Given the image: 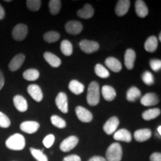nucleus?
Here are the masks:
<instances>
[{
    "label": "nucleus",
    "mask_w": 161,
    "mask_h": 161,
    "mask_svg": "<svg viewBox=\"0 0 161 161\" xmlns=\"http://www.w3.org/2000/svg\"><path fill=\"white\" fill-rule=\"evenodd\" d=\"M86 102L90 106H96L100 102L99 85L97 82L92 81L88 86Z\"/></svg>",
    "instance_id": "nucleus-1"
},
{
    "label": "nucleus",
    "mask_w": 161,
    "mask_h": 161,
    "mask_svg": "<svg viewBox=\"0 0 161 161\" xmlns=\"http://www.w3.org/2000/svg\"><path fill=\"white\" fill-rule=\"evenodd\" d=\"M6 147L11 150H23L25 146V139L20 134H15L7 139L5 142Z\"/></svg>",
    "instance_id": "nucleus-2"
},
{
    "label": "nucleus",
    "mask_w": 161,
    "mask_h": 161,
    "mask_svg": "<svg viewBox=\"0 0 161 161\" xmlns=\"http://www.w3.org/2000/svg\"><path fill=\"white\" fill-rule=\"evenodd\" d=\"M122 158V149L120 144L114 142L108 147L106 152L107 161H121Z\"/></svg>",
    "instance_id": "nucleus-3"
},
{
    "label": "nucleus",
    "mask_w": 161,
    "mask_h": 161,
    "mask_svg": "<svg viewBox=\"0 0 161 161\" xmlns=\"http://www.w3.org/2000/svg\"><path fill=\"white\" fill-rule=\"evenodd\" d=\"M28 27L24 24H18L12 31V37L17 41H23L28 35Z\"/></svg>",
    "instance_id": "nucleus-4"
},
{
    "label": "nucleus",
    "mask_w": 161,
    "mask_h": 161,
    "mask_svg": "<svg viewBox=\"0 0 161 161\" xmlns=\"http://www.w3.org/2000/svg\"><path fill=\"white\" fill-rule=\"evenodd\" d=\"M79 46L84 53L91 54L99 49V44L96 41L83 40L80 42Z\"/></svg>",
    "instance_id": "nucleus-5"
},
{
    "label": "nucleus",
    "mask_w": 161,
    "mask_h": 161,
    "mask_svg": "<svg viewBox=\"0 0 161 161\" xmlns=\"http://www.w3.org/2000/svg\"><path fill=\"white\" fill-rule=\"evenodd\" d=\"M78 143V138L75 136H69L64 140L60 145V149L64 152H68L73 149Z\"/></svg>",
    "instance_id": "nucleus-6"
},
{
    "label": "nucleus",
    "mask_w": 161,
    "mask_h": 161,
    "mask_svg": "<svg viewBox=\"0 0 161 161\" xmlns=\"http://www.w3.org/2000/svg\"><path fill=\"white\" fill-rule=\"evenodd\" d=\"M119 125V120L116 116H112L105 122L103 126L104 131L108 135H111L116 132Z\"/></svg>",
    "instance_id": "nucleus-7"
},
{
    "label": "nucleus",
    "mask_w": 161,
    "mask_h": 161,
    "mask_svg": "<svg viewBox=\"0 0 161 161\" xmlns=\"http://www.w3.org/2000/svg\"><path fill=\"white\" fill-rule=\"evenodd\" d=\"M65 29L67 33L72 35H79L83 30V25L80 22L77 20H71L66 23L65 25Z\"/></svg>",
    "instance_id": "nucleus-8"
},
{
    "label": "nucleus",
    "mask_w": 161,
    "mask_h": 161,
    "mask_svg": "<svg viewBox=\"0 0 161 161\" xmlns=\"http://www.w3.org/2000/svg\"><path fill=\"white\" fill-rule=\"evenodd\" d=\"M75 113L78 119L81 121L82 122H85V123L90 122L93 118L92 113L84 107L78 106L75 108Z\"/></svg>",
    "instance_id": "nucleus-9"
},
{
    "label": "nucleus",
    "mask_w": 161,
    "mask_h": 161,
    "mask_svg": "<svg viewBox=\"0 0 161 161\" xmlns=\"http://www.w3.org/2000/svg\"><path fill=\"white\" fill-rule=\"evenodd\" d=\"M55 104L60 111L64 114L68 113V100L65 92H60L55 98Z\"/></svg>",
    "instance_id": "nucleus-10"
},
{
    "label": "nucleus",
    "mask_w": 161,
    "mask_h": 161,
    "mask_svg": "<svg viewBox=\"0 0 161 161\" xmlns=\"http://www.w3.org/2000/svg\"><path fill=\"white\" fill-rule=\"evenodd\" d=\"M40 128V124L35 121H25L20 125V129L26 134H34L37 132Z\"/></svg>",
    "instance_id": "nucleus-11"
},
{
    "label": "nucleus",
    "mask_w": 161,
    "mask_h": 161,
    "mask_svg": "<svg viewBox=\"0 0 161 161\" xmlns=\"http://www.w3.org/2000/svg\"><path fill=\"white\" fill-rule=\"evenodd\" d=\"M159 102L160 100H159L158 96L154 92H148L142 96L140 99V103L146 107L156 105Z\"/></svg>",
    "instance_id": "nucleus-12"
},
{
    "label": "nucleus",
    "mask_w": 161,
    "mask_h": 161,
    "mask_svg": "<svg viewBox=\"0 0 161 161\" xmlns=\"http://www.w3.org/2000/svg\"><path fill=\"white\" fill-rule=\"evenodd\" d=\"M28 92L31 97L36 102H40L43 100V94L40 87L37 84H31L28 86Z\"/></svg>",
    "instance_id": "nucleus-13"
},
{
    "label": "nucleus",
    "mask_w": 161,
    "mask_h": 161,
    "mask_svg": "<svg viewBox=\"0 0 161 161\" xmlns=\"http://www.w3.org/2000/svg\"><path fill=\"white\" fill-rule=\"evenodd\" d=\"M25 56L23 54H18V55H15L14 57L12 58L11 62L9 63L8 68L11 72L17 71L23 65L24 61H25Z\"/></svg>",
    "instance_id": "nucleus-14"
},
{
    "label": "nucleus",
    "mask_w": 161,
    "mask_h": 161,
    "mask_svg": "<svg viewBox=\"0 0 161 161\" xmlns=\"http://www.w3.org/2000/svg\"><path fill=\"white\" fill-rule=\"evenodd\" d=\"M130 5V2L129 0H119V1H118L115 8L116 15L119 17H123L124 15H125L129 10Z\"/></svg>",
    "instance_id": "nucleus-15"
},
{
    "label": "nucleus",
    "mask_w": 161,
    "mask_h": 161,
    "mask_svg": "<svg viewBox=\"0 0 161 161\" xmlns=\"http://www.w3.org/2000/svg\"><path fill=\"white\" fill-rule=\"evenodd\" d=\"M136 60V53L132 49H128L125 54V65L128 69L131 70L134 66Z\"/></svg>",
    "instance_id": "nucleus-16"
},
{
    "label": "nucleus",
    "mask_w": 161,
    "mask_h": 161,
    "mask_svg": "<svg viewBox=\"0 0 161 161\" xmlns=\"http://www.w3.org/2000/svg\"><path fill=\"white\" fill-rule=\"evenodd\" d=\"M114 140L117 141H122V142H130L132 140V135L130 131L128 130L125 129V128H122L119 129L114 133Z\"/></svg>",
    "instance_id": "nucleus-17"
},
{
    "label": "nucleus",
    "mask_w": 161,
    "mask_h": 161,
    "mask_svg": "<svg viewBox=\"0 0 161 161\" xmlns=\"http://www.w3.org/2000/svg\"><path fill=\"white\" fill-rule=\"evenodd\" d=\"M134 139L137 142H142L145 141L149 140L152 136V131L148 128H143V129H140L136 130L134 132Z\"/></svg>",
    "instance_id": "nucleus-18"
},
{
    "label": "nucleus",
    "mask_w": 161,
    "mask_h": 161,
    "mask_svg": "<svg viewBox=\"0 0 161 161\" xmlns=\"http://www.w3.org/2000/svg\"><path fill=\"white\" fill-rule=\"evenodd\" d=\"M14 104L15 108L19 112H25L28 110V103L27 101L23 96L20 95L15 96L13 98Z\"/></svg>",
    "instance_id": "nucleus-19"
},
{
    "label": "nucleus",
    "mask_w": 161,
    "mask_h": 161,
    "mask_svg": "<svg viewBox=\"0 0 161 161\" xmlns=\"http://www.w3.org/2000/svg\"><path fill=\"white\" fill-rule=\"evenodd\" d=\"M105 65L108 69L114 72H119L122 69V64L116 58L114 57H108L105 60Z\"/></svg>",
    "instance_id": "nucleus-20"
},
{
    "label": "nucleus",
    "mask_w": 161,
    "mask_h": 161,
    "mask_svg": "<svg viewBox=\"0 0 161 161\" xmlns=\"http://www.w3.org/2000/svg\"><path fill=\"white\" fill-rule=\"evenodd\" d=\"M43 58L46 60V61L49 64L50 66L54 68L59 67L61 64V60L58 56L54 55L52 52H46L43 54Z\"/></svg>",
    "instance_id": "nucleus-21"
},
{
    "label": "nucleus",
    "mask_w": 161,
    "mask_h": 161,
    "mask_svg": "<svg viewBox=\"0 0 161 161\" xmlns=\"http://www.w3.org/2000/svg\"><path fill=\"white\" fill-rule=\"evenodd\" d=\"M77 14L82 19H90L94 14V9L90 4H86L81 9L78 10Z\"/></svg>",
    "instance_id": "nucleus-22"
},
{
    "label": "nucleus",
    "mask_w": 161,
    "mask_h": 161,
    "mask_svg": "<svg viewBox=\"0 0 161 161\" xmlns=\"http://www.w3.org/2000/svg\"><path fill=\"white\" fill-rule=\"evenodd\" d=\"M102 94L104 99L108 102H111L116 96V92L111 86L104 85L102 89Z\"/></svg>",
    "instance_id": "nucleus-23"
},
{
    "label": "nucleus",
    "mask_w": 161,
    "mask_h": 161,
    "mask_svg": "<svg viewBox=\"0 0 161 161\" xmlns=\"http://www.w3.org/2000/svg\"><path fill=\"white\" fill-rule=\"evenodd\" d=\"M135 11L139 17L144 18L148 14L146 4L142 0H136L135 3Z\"/></svg>",
    "instance_id": "nucleus-24"
},
{
    "label": "nucleus",
    "mask_w": 161,
    "mask_h": 161,
    "mask_svg": "<svg viewBox=\"0 0 161 161\" xmlns=\"http://www.w3.org/2000/svg\"><path fill=\"white\" fill-rule=\"evenodd\" d=\"M158 40L155 36H151L145 42L144 48L147 52H154L158 49Z\"/></svg>",
    "instance_id": "nucleus-25"
},
{
    "label": "nucleus",
    "mask_w": 161,
    "mask_h": 161,
    "mask_svg": "<svg viewBox=\"0 0 161 161\" xmlns=\"http://www.w3.org/2000/svg\"><path fill=\"white\" fill-rule=\"evenodd\" d=\"M69 89L75 95H79L84 92V85L77 80H72L69 84Z\"/></svg>",
    "instance_id": "nucleus-26"
},
{
    "label": "nucleus",
    "mask_w": 161,
    "mask_h": 161,
    "mask_svg": "<svg viewBox=\"0 0 161 161\" xmlns=\"http://www.w3.org/2000/svg\"><path fill=\"white\" fill-rule=\"evenodd\" d=\"M141 92L136 86H131L129 90L127 91L126 99L128 102H135V101L140 97Z\"/></svg>",
    "instance_id": "nucleus-27"
},
{
    "label": "nucleus",
    "mask_w": 161,
    "mask_h": 161,
    "mask_svg": "<svg viewBox=\"0 0 161 161\" xmlns=\"http://www.w3.org/2000/svg\"><path fill=\"white\" fill-rule=\"evenodd\" d=\"M160 110L158 108H153V109H148L146 110V111L142 113V116L144 120L149 121L152 119H154L160 116Z\"/></svg>",
    "instance_id": "nucleus-28"
},
{
    "label": "nucleus",
    "mask_w": 161,
    "mask_h": 161,
    "mask_svg": "<svg viewBox=\"0 0 161 161\" xmlns=\"http://www.w3.org/2000/svg\"><path fill=\"white\" fill-rule=\"evenodd\" d=\"M60 51L65 56H70L73 52V47L71 42L64 40L60 43Z\"/></svg>",
    "instance_id": "nucleus-29"
},
{
    "label": "nucleus",
    "mask_w": 161,
    "mask_h": 161,
    "mask_svg": "<svg viewBox=\"0 0 161 161\" xmlns=\"http://www.w3.org/2000/svg\"><path fill=\"white\" fill-rule=\"evenodd\" d=\"M39 77L40 72L35 69H29L23 72V78L29 81L36 80L39 78Z\"/></svg>",
    "instance_id": "nucleus-30"
},
{
    "label": "nucleus",
    "mask_w": 161,
    "mask_h": 161,
    "mask_svg": "<svg viewBox=\"0 0 161 161\" xmlns=\"http://www.w3.org/2000/svg\"><path fill=\"white\" fill-rule=\"evenodd\" d=\"M60 34L57 31H47L45 33V35H43V40H45L47 43H55V42L58 41L60 39Z\"/></svg>",
    "instance_id": "nucleus-31"
},
{
    "label": "nucleus",
    "mask_w": 161,
    "mask_h": 161,
    "mask_svg": "<svg viewBox=\"0 0 161 161\" xmlns=\"http://www.w3.org/2000/svg\"><path fill=\"white\" fill-rule=\"evenodd\" d=\"M61 2L60 0H51L49 3V8L52 15H57L60 11Z\"/></svg>",
    "instance_id": "nucleus-32"
},
{
    "label": "nucleus",
    "mask_w": 161,
    "mask_h": 161,
    "mask_svg": "<svg viewBox=\"0 0 161 161\" xmlns=\"http://www.w3.org/2000/svg\"><path fill=\"white\" fill-rule=\"evenodd\" d=\"M95 73L98 77L102 78H106L110 76L109 71L102 64H98L95 66Z\"/></svg>",
    "instance_id": "nucleus-33"
},
{
    "label": "nucleus",
    "mask_w": 161,
    "mask_h": 161,
    "mask_svg": "<svg viewBox=\"0 0 161 161\" xmlns=\"http://www.w3.org/2000/svg\"><path fill=\"white\" fill-rule=\"evenodd\" d=\"M30 152H31V155L37 160V161H48L47 156L43 154V151L31 148H30Z\"/></svg>",
    "instance_id": "nucleus-34"
},
{
    "label": "nucleus",
    "mask_w": 161,
    "mask_h": 161,
    "mask_svg": "<svg viewBox=\"0 0 161 161\" xmlns=\"http://www.w3.org/2000/svg\"><path fill=\"white\" fill-rule=\"evenodd\" d=\"M51 122L54 126L60 128V129L64 128L66 126V121L57 115H53L51 116Z\"/></svg>",
    "instance_id": "nucleus-35"
},
{
    "label": "nucleus",
    "mask_w": 161,
    "mask_h": 161,
    "mask_svg": "<svg viewBox=\"0 0 161 161\" xmlns=\"http://www.w3.org/2000/svg\"><path fill=\"white\" fill-rule=\"evenodd\" d=\"M41 3L40 0H28L26 1V5L30 11H37L41 6Z\"/></svg>",
    "instance_id": "nucleus-36"
},
{
    "label": "nucleus",
    "mask_w": 161,
    "mask_h": 161,
    "mask_svg": "<svg viewBox=\"0 0 161 161\" xmlns=\"http://www.w3.org/2000/svg\"><path fill=\"white\" fill-rule=\"evenodd\" d=\"M142 81L146 84V85H148V86L152 85L154 82V76H153L152 74L148 71H146L142 73Z\"/></svg>",
    "instance_id": "nucleus-37"
},
{
    "label": "nucleus",
    "mask_w": 161,
    "mask_h": 161,
    "mask_svg": "<svg viewBox=\"0 0 161 161\" xmlns=\"http://www.w3.org/2000/svg\"><path fill=\"white\" fill-rule=\"evenodd\" d=\"M10 125H11L10 119L5 114L0 111V127L3 128H7Z\"/></svg>",
    "instance_id": "nucleus-38"
},
{
    "label": "nucleus",
    "mask_w": 161,
    "mask_h": 161,
    "mask_svg": "<svg viewBox=\"0 0 161 161\" xmlns=\"http://www.w3.org/2000/svg\"><path fill=\"white\" fill-rule=\"evenodd\" d=\"M55 140V137L53 134H48V135L43 139V143L46 148H49L50 147H52V145L54 144Z\"/></svg>",
    "instance_id": "nucleus-39"
},
{
    "label": "nucleus",
    "mask_w": 161,
    "mask_h": 161,
    "mask_svg": "<svg viewBox=\"0 0 161 161\" xmlns=\"http://www.w3.org/2000/svg\"><path fill=\"white\" fill-rule=\"evenodd\" d=\"M150 66L153 71L158 72L161 69V60L159 59H152L150 60Z\"/></svg>",
    "instance_id": "nucleus-40"
},
{
    "label": "nucleus",
    "mask_w": 161,
    "mask_h": 161,
    "mask_svg": "<svg viewBox=\"0 0 161 161\" xmlns=\"http://www.w3.org/2000/svg\"><path fill=\"white\" fill-rule=\"evenodd\" d=\"M81 159L78 155L76 154H71V155L66 156L63 159V161H80Z\"/></svg>",
    "instance_id": "nucleus-41"
},
{
    "label": "nucleus",
    "mask_w": 161,
    "mask_h": 161,
    "mask_svg": "<svg viewBox=\"0 0 161 161\" xmlns=\"http://www.w3.org/2000/svg\"><path fill=\"white\" fill-rule=\"evenodd\" d=\"M151 161H161V154L159 152H154L150 156Z\"/></svg>",
    "instance_id": "nucleus-42"
},
{
    "label": "nucleus",
    "mask_w": 161,
    "mask_h": 161,
    "mask_svg": "<svg viewBox=\"0 0 161 161\" xmlns=\"http://www.w3.org/2000/svg\"><path fill=\"white\" fill-rule=\"evenodd\" d=\"M4 85H5V78L3 72L0 70V90L3 89Z\"/></svg>",
    "instance_id": "nucleus-43"
},
{
    "label": "nucleus",
    "mask_w": 161,
    "mask_h": 161,
    "mask_svg": "<svg viewBox=\"0 0 161 161\" xmlns=\"http://www.w3.org/2000/svg\"><path fill=\"white\" fill-rule=\"evenodd\" d=\"M88 161H107L106 159L101 156H94L90 159Z\"/></svg>",
    "instance_id": "nucleus-44"
},
{
    "label": "nucleus",
    "mask_w": 161,
    "mask_h": 161,
    "mask_svg": "<svg viewBox=\"0 0 161 161\" xmlns=\"http://www.w3.org/2000/svg\"><path fill=\"white\" fill-rule=\"evenodd\" d=\"M5 17V10H4L3 7L0 5V20L3 19Z\"/></svg>",
    "instance_id": "nucleus-45"
},
{
    "label": "nucleus",
    "mask_w": 161,
    "mask_h": 161,
    "mask_svg": "<svg viewBox=\"0 0 161 161\" xmlns=\"http://www.w3.org/2000/svg\"><path fill=\"white\" fill-rule=\"evenodd\" d=\"M158 131L159 133V134L161 135V126H159L158 128Z\"/></svg>",
    "instance_id": "nucleus-46"
},
{
    "label": "nucleus",
    "mask_w": 161,
    "mask_h": 161,
    "mask_svg": "<svg viewBox=\"0 0 161 161\" xmlns=\"http://www.w3.org/2000/svg\"><path fill=\"white\" fill-rule=\"evenodd\" d=\"M160 36H161V34L160 33V35H159V40H160H160H160V37H161Z\"/></svg>",
    "instance_id": "nucleus-47"
}]
</instances>
